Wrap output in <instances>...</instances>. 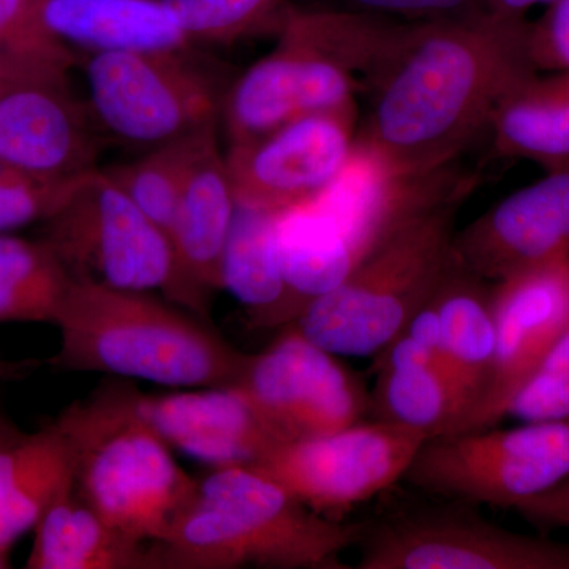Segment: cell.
<instances>
[{
    "label": "cell",
    "mask_w": 569,
    "mask_h": 569,
    "mask_svg": "<svg viewBox=\"0 0 569 569\" xmlns=\"http://www.w3.org/2000/svg\"><path fill=\"white\" fill-rule=\"evenodd\" d=\"M527 18L485 13L413 22L367 88L355 148L388 174L436 170L489 133L498 104L537 73Z\"/></svg>",
    "instance_id": "6da1fadb"
},
{
    "label": "cell",
    "mask_w": 569,
    "mask_h": 569,
    "mask_svg": "<svg viewBox=\"0 0 569 569\" xmlns=\"http://www.w3.org/2000/svg\"><path fill=\"white\" fill-rule=\"evenodd\" d=\"M179 307L149 291L71 277L54 323L61 346L47 365L170 388L233 387L250 355Z\"/></svg>",
    "instance_id": "7a4b0ae2"
},
{
    "label": "cell",
    "mask_w": 569,
    "mask_h": 569,
    "mask_svg": "<svg viewBox=\"0 0 569 569\" xmlns=\"http://www.w3.org/2000/svg\"><path fill=\"white\" fill-rule=\"evenodd\" d=\"M365 527L318 515L252 467H219L152 549L157 569H342Z\"/></svg>",
    "instance_id": "3957f363"
},
{
    "label": "cell",
    "mask_w": 569,
    "mask_h": 569,
    "mask_svg": "<svg viewBox=\"0 0 569 569\" xmlns=\"http://www.w3.org/2000/svg\"><path fill=\"white\" fill-rule=\"evenodd\" d=\"M69 445L74 488L110 526L148 545L164 541L197 496L198 481L123 381L100 385L52 421Z\"/></svg>",
    "instance_id": "277c9868"
},
{
    "label": "cell",
    "mask_w": 569,
    "mask_h": 569,
    "mask_svg": "<svg viewBox=\"0 0 569 569\" xmlns=\"http://www.w3.org/2000/svg\"><path fill=\"white\" fill-rule=\"evenodd\" d=\"M462 200L418 213L380 242L335 290L290 323L336 356H376L436 293L452 263Z\"/></svg>",
    "instance_id": "5b68a950"
},
{
    "label": "cell",
    "mask_w": 569,
    "mask_h": 569,
    "mask_svg": "<svg viewBox=\"0 0 569 569\" xmlns=\"http://www.w3.org/2000/svg\"><path fill=\"white\" fill-rule=\"evenodd\" d=\"M43 223L40 239L73 279L159 291L194 316L208 317L209 296L183 276L170 236L100 168L82 176L69 200Z\"/></svg>",
    "instance_id": "8992f818"
},
{
    "label": "cell",
    "mask_w": 569,
    "mask_h": 569,
    "mask_svg": "<svg viewBox=\"0 0 569 569\" xmlns=\"http://www.w3.org/2000/svg\"><path fill=\"white\" fill-rule=\"evenodd\" d=\"M192 51L80 56L93 121L116 140L148 149L217 126L227 89Z\"/></svg>",
    "instance_id": "52a82bcc"
},
{
    "label": "cell",
    "mask_w": 569,
    "mask_h": 569,
    "mask_svg": "<svg viewBox=\"0 0 569 569\" xmlns=\"http://www.w3.org/2000/svg\"><path fill=\"white\" fill-rule=\"evenodd\" d=\"M569 478V421L426 438L402 481L427 496L515 509Z\"/></svg>",
    "instance_id": "ba28073f"
},
{
    "label": "cell",
    "mask_w": 569,
    "mask_h": 569,
    "mask_svg": "<svg viewBox=\"0 0 569 569\" xmlns=\"http://www.w3.org/2000/svg\"><path fill=\"white\" fill-rule=\"evenodd\" d=\"M473 505L406 509L366 523L358 569H569V542L518 533Z\"/></svg>",
    "instance_id": "9c48e42d"
},
{
    "label": "cell",
    "mask_w": 569,
    "mask_h": 569,
    "mask_svg": "<svg viewBox=\"0 0 569 569\" xmlns=\"http://www.w3.org/2000/svg\"><path fill=\"white\" fill-rule=\"evenodd\" d=\"M426 438L367 418L328 436L279 445L249 467L318 515L343 520L402 481Z\"/></svg>",
    "instance_id": "30bf717a"
},
{
    "label": "cell",
    "mask_w": 569,
    "mask_h": 569,
    "mask_svg": "<svg viewBox=\"0 0 569 569\" xmlns=\"http://www.w3.org/2000/svg\"><path fill=\"white\" fill-rule=\"evenodd\" d=\"M280 445L323 437L369 418V391L337 356L293 326L250 355L233 385Z\"/></svg>",
    "instance_id": "8fae6325"
},
{
    "label": "cell",
    "mask_w": 569,
    "mask_h": 569,
    "mask_svg": "<svg viewBox=\"0 0 569 569\" xmlns=\"http://www.w3.org/2000/svg\"><path fill=\"white\" fill-rule=\"evenodd\" d=\"M356 119V112H316L230 144L224 159L236 203L282 211L316 197L350 160Z\"/></svg>",
    "instance_id": "7c38bea8"
},
{
    "label": "cell",
    "mask_w": 569,
    "mask_h": 569,
    "mask_svg": "<svg viewBox=\"0 0 569 569\" xmlns=\"http://www.w3.org/2000/svg\"><path fill=\"white\" fill-rule=\"evenodd\" d=\"M496 356L488 388L466 429H488L508 418L569 325V254L492 282Z\"/></svg>",
    "instance_id": "4fadbf2b"
},
{
    "label": "cell",
    "mask_w": 569,
    "mask_h": 569,
    "mask_svg": "<svg viewBox=\"0 0 569 569\" xmlns=\"http://www.w3.org/2000/svg\"><path fill=\"white\" fill-rule=\"evenodd\" d=\"M274 50L227 89L222 114L230 144L253 140L316 112H356L361 82L340 63L279 28Z\"/></svg>",
    "instance_id": "5bb4252c"
},
{
    "label": "cell",
    "mask_w": 569,
    "mask_h": 569,
    "mask_svg": "<svg viewBox=\"0 0 569 569\" xmlns=\"http://www.w3.org/2000/svg\"><path fill=\"white\" fill-rule=\"evenodd\" d=\"M89 107L69 77L0 81V164L48 179L97 170L100 146Z\"/></svg>",
    "instance_id": "9a60e30c"
},
{
    "label": "cell",
    "mask_w": 569,
    "mask_h": 569,
    "mask_svg": "<svg viewBox=\"0 0 569 569\" xmlns=\"http://www.w3.org/2000/svg\"><path fill=\"white\" fill-rule=\"evenodd\" d=\"M569 254V167L548 171L452 239L456 263L497 282Z\"/></svg>",
    "instance_id": "2e32d148"
},
{
    "label": "cell",
    "mask_w": 569,
    "mask_h": 569,
    "mask_svg": "<svg viewBox=\"0 0 569 569\" xmlns=\"http://www.w3.org/2000/svg\"><path fill=\"white\" fill-rule=\"evenodd\" d=\"M140 408L171 448L213 468L252 466L280 445L234 387L140 392Z\"/></svg>",
    "instance_id": "e0dca14e"
},
{
    "label": "cell",
    "mask_w": 569,
    "mask_h": 569,
    "mask_svg": "<svg viewBox=\"0 0 569 569\" xmlns=\"http://www.w3.org/2000/svg\"><path fill=\"white\" fill-rule=\"evenodd\" d=\"M43 20L78 56L194 47L163 0H44Z\"/></svg>",
    "instance_id": "ac0fdd59"
},
{
    "label": "cell",
    "mask_w": 569,
    "mask_h": 569,
    "mask_svg": "<svg viewBox=\"0 0 569 569\" xmlns=\"http://www.w3.org/2000/svg\"><path fill=\"white\" fill-rule=\"evenodd\" d=\"M236 206L227 159L213 130L190 164L171 231L183 276L206 296L222 290V257Z\"/></svg>",
    "instance_id": "d6986e66"
},
{
    "label": "cell",
    "mask_w": 569,
    "mask_h": 569,
    "mask_svg": "<svg viewBox=\"0 0 569 569\" xmlns=\"http://www.w3.org/2000/svg\"><path fill=\"white\" fill-rule=\"evenodd\" d=\"M441 342L449 380L458 397L462 432L473 417L492 372L496 356V320L492 312V282L456 263L438 284L436 295Z\"/></svg>",
    "instance_id": "ffe728a7"
},
{
    "label": "cell",
    "mask_w": 569,
    "mask_h": 569,
    "mask_svg": "<svg viewBox=\"0 0 569 569\" xmlns=\"http://www.w3.org/2000/svg\"><path fill=\"white\" fill-rule=\"evenodd\" d=\"M33 530L29 569H157L152 545L110 526L74 482L54 497Z\"/></svg>",
    "instance_id": "44dd1931"
},
{
    "label": "cell",
    "mask_w": 569,
    "mask_h": 569,
    "mask_svg": "<svg viewBox=\"0 0 569 569\" xmlns=\"http://www.w3.org/2000/svg\"><path fill=\"white\" fill-rule=\"evenodd\" d=\"M277 212L238 204L222 257V290L244 306L258 328L293 323L302 312L280 264L276 242Z\"/></svg>",
    "instance_id": "7402d4cb"
},
{
    "label": "cell",
    "mask_w": 569,
    "mask_h": 569,
    "mask_svg": "<svg viewBox=\"0 0 569 569\" xmlns=\"http://www.w3.org/2000/svg\"><path fill=\"white\" fill-rule=\"evenodd\" d=\"M73 482L69 445L52 422L2 445L0 550L9 553L22 535L36 529L54 497Z\"/></svg>",
    "instance_id": "603a6c76"
},
{
    "label": "cell",
    "mask_w": 569,
    "mask_h": 569,
    "mask_svg": "<svg viewBox=\"0 0 569 569\" xmlns=\"http://www.w3.org/2000/svg\"><path fill=\"white\" fill-rule=\"evenodd\" d=\"M508 159L530 160L546 171L569 167V71H538L498 104L489 129Z\"/></svg>",
    "instance_id": "cb8c5ba5"
},
{
    "label": "cell",
    "mask_w": 569,
    "mask_h": 569,
    "mask_svg": "<svg viewBox=\"0 0 569 569\" xmlns=\"http://www.w3.org/2000/svg\"><path fill=\"white\" fill-rule=\"evenodd\" d=\"M276 242L284 280L302 310L335 290L356 266L346 242L310 200L277 212Z\"/></svg>",
    "instance_id": "d4e9b609"
},
{
    "label": "cell",
    "mask_w": 569,
    "mask_h": 569,
    "mask_svg": "<svg viewBox=\"0 0 569 569\" xmlns=\"http://www.w3.org/2000/svg\"><path fill=\"white\" fill-rule=\"evenodd\" d=\"M376 385L369 391V418L407 427L427 438L458 429V397L432 362L372 366Z\"/></svg>",
    "instance_id": "484cf974"
},
{
    "label": "cell",
    "mask_w": 569,
    "mask_h": 569,
    "mask_svg": "<svg viewBox=\"0 0 569 569\" xmlns=\"http://www.w3.org/2000/svg\"><path fill=\"white\" fill-rule=\"evenodd\" d=\"M70 282V272L43 239L0 233V325H54Z\"/></svg>",
    "instance_id": "4316f807"
},
{
    "label": "cell",
    "mask_w": 569,
    "mask_h": 569,
    "mask_svg": "<svg viewBox=\"0 0 569 569\" xmlns=\"http://www.w3.org/2000/svg\"><path fill=\"white\" fill-rule=\"evenodd\" d=\"M213 130H217V126L157 146L141 159L103 171L171 239L190 164Z\"/></svg>",
    "instance_id": "83f0119b"
},
{
    "label": "cell",
    "mask_w": 569,
    "mask_h": 569,
    "mask_svg": "<svg viewBox=\"0 0 569 569\" xmlns=\"http://www.w3.org/2000/svg\"><path fill=\"white\" fill-rule=\"evenodd\" d=\"M43 3L0 0V81L69 77L80 63V56L48 31Z\"/></svg>",
    "instance_id": "f1b7e54d"
},
{
    "label": "cell",
    "mask_w": 569,
    "mask_h": 569,
    "mask_svg": "<svg viewBox=\"0 0 569 569\" xmlns=\"http://www.w3.org/2000/svg\"><path fill=\"white\" fill-rule=\"evenodd\" d=\"M193 44L231 43L282 21L288 0H163Z\"/></svg>",
    "instance_id": "f546056e"
},
{
    "label": "cell",
    "mask_w": 569,
    "mask_h": 569,
    "mask_svg": "<svg viewBox=\"0 0 569 569\" xmlns=\"http://www.w3.org/2000/svg\"><path fill=\"white\" fill-rule=\"evenodd\" d=\"M82 176L48 179L0 164V233L47 222L69 200Z\"/></svg>",
    "instance_id": "4dcf8cb0"
},
{
    "label": "cell",
    "mask_w": 569,
    "mask_h": 569,
    "mask_svg": "<svg viewBox=\"0 0 569 569\" xmlns=\"http://www.w3.org/2000/svg\"><path fill=\"white\" fill-rule=\"evenodd\" d=\"M508 417L522 422L569 421V325L512 400Z\"/></svg>",
    "instance_id": "1f68e13d"
},
{
    "label": "cell",
    "mask_w": 569,
    "mask_h": 569,
    "mask_svg": "<svg viewBox=\"0 0 569 569\" xmlns=\"http://www.w3.org/2000/svg\"><path fill=\"white\" fill-rule=\"evenodd\" d=\"M321 7L406 22L459 20L488 11L481 0H331Z\"/></svg>",
    "instance_id": "d6a6232c"
},
{
    "label": "cell",
    "mask_w": 569,
    "mask_h": 569,
    "mask_svg": "<svg viewBox=\"0 0 569 569\" xmlns=\"http://www.w3.org/2000/svg\"><path fill=\"white\" fill-rule=\"evenodd\" d=\"M529 48L538 71H569V0H556L530 22Z\"/></svg>",
    "instance_id": "836d02e7"
},
{
    "label": "cell",
    "mask_w": 569,
    "mask_h": 569,
    "mask_svg": "<svg viewBox=\"0 0 569 569\" xmlns=\"http://www.w3.org/2000/svg\"><path fill=\"white\" fill-rule=\"evenodd\" d=\"M520 518L542 530L569 529V478L515 508Z\"/></svg>",
    "instance_id": "e575fe53"
},
{
    "label": "cell",
    "mask_w": 569,
    "mask_h": 569,
    "mask_svg": "<svg viewBox=\"0 0 569 569\" xmlns=\"http://www.w3.org/2000/svg\"><path fill=\"white\" fill-rule=\"evenodd\" d=\"M556 0H481L482 7L490 13L505 17L526 18L527 11L537 6H550Z\"/></svg>",
    "instance_id": "d590c367"
},
{
    "label": "cell",
    "mask_w": 569,
    "mask_h": 569,
    "mask_svg": "<svg viewBox=\"0 0 569 569\" xmlns=\"http://www.w3.org/2000/svg\"><path fill=\"white\" fill-rule=\"evenodd\" d=\"M36 366V362L0 361V378L11 380V378L21 377L22 373L29 372Z\"/></svg>",
    "instance_id": "8d00e7d4"
},
{
    "label": "cell",
    "mask_w": 569,
    "mask_h": 569,
    "mask_svg": "<svg viewBox=\"0 0 569 569\" xmlns=\"http://www.w3.org/2000/svg\"><path fill=\"white\" fill-rule=\"evenodd\" d=\"M21 433L22 430L18 429V426L0 410V447L13 438L20 437Z\"/></svg>",
    "instance_id": "74e56055"
},
{
    "label": "cell",
    "mask_w": 569,
    "mask_h": 569,
    "mask_svg": "<svg viewBox=\"0 0 569 569\" xmlns=\"http://www.w3.org/2000/svg\"><path fill=\"white\" fill-rule=\"evenodd\" d=\"M10 568L9 553L2 552L0 550V569Z\"/></svg>",
    "instance_id": "f35d334b"
}]
</instances>
